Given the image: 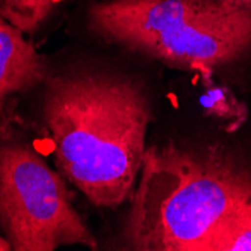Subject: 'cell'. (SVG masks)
<instances>
[{
  "mask_svg": "<svg viewBox=\"0 0 251 251\" xmlns=\"http://www.w3.org/2000/svg\"><path fill=\"white\" fill-rule=\"evenodd\" d=\"M68 3L70 0H0V12L35 41L62 18Z\"/></svg>",
  "mask_w": 251,
  "mask_h": 251,
  "instance_id": "obj_6",
  "label": "cell"
},
{
  "mask_svg": "<svg viewBox=\"0 0 251 251\" xmlns=\"http://www.w3.org/2000/svg\"><path fill=\"white\" fill-rule=\"evenodd\" d=\"M206 251H251V209L214 236Z\"/></svg>",
  "mask_w": 251,
  "mask_h": 251,
  "instance_id": "obj_7",
  "label": "cell"
},
{
  "mask_svg": "<svg viewBox=\"0 0 251 251\" xmlns=\"http://www.w3.org/2000/svg\"><path fill=\"white\" fill-rule=\"evenodd\" d=\"M0 251H12L11 244L8 242V239L3 236L2 230H0Z\"/></svg>",
  "mask_w": 251,
  "mask_h": 251,
  "instance_id": "obj_9",
  "label": "cell"
},
{
  "mask_svg": "<svg viewBox=\"0 0 251 251\" xmlns=\"http://www.w3.org/2000/svg\"><path fill=\"white\" fill-rule=\"evenodd\" d=\"M50 68L49 57L0 12V134L12 129L17 98L36 90Z\"/></svg>",
  "mask_w": 251,
  "mask_h": 251,
  "instance_id": "obj_5",
  "label": "cell"
},
{
  "mask_svg": "<svg viewBox=\"0 0 251 251\" xmlns=\"http://www.w3.org/2000/svg\"><path fill=\"white\" fill-rule=\"evenodd\" d=\"M39 90V118L57 172L98 208L131 199L152 119L145 86L83 60L50 73Z\"/></svg>",
  "mask_w": 251,
  "mask_h": 251,
  "instance_id": "obj_1",
  "label": "cell"
},
{
  "mask_svg": "<svg viewBox=\"0 0 251 251\" xmlns=\"http://www.w3.org/2000/svg\"><path fill=\"white\" fill-rule=\"evenodd\" d=\"M90 38L208 77L251 57V11L224 0H87Z\"/></svg>",
  "mask_w": 251,
  "mask_h": 251,
  "instance_id": "obj_3",
  "label": "cell"
},
{
  "mask_svg": "<svg viewBox=\"0 0 251 251\" xmlns=\"http://www.w3.org/2000/svg\"><path fill=\"white\" fill-rule=\"evenodd\" d=\"M251 209V159L223 145L146 148L121 230V248L206 251Z\"/></svg>",
  "mask_w": 251,
  "mask_h": 251,
  "instance_id": "obj_2",
  "label": "cell"
},
{
  "mask_svg": "<svg viewBox=\"0 0 251 251\" xmlns=\"http://www.w3.org/2000/svg\"><path fill=\"white\" fill-rule=\"evenodd\" d=\"M66 182L14 129L0 134V230L12 251L98 247Z\"/></svg>",
  "mask_w": 251,
  "mask_h": 251,
  "instance_id": "obj_4",
  "label": "cell"
},
{
  "mask_svg": "<svg viewBox=\"0 0 251 251\" xmlns=\"http://www.w3.org/2000/svg\"><path fill=\"white\" fill-rule=\"evenodd\" d=\"M224 2L232 3L235 6H239V8H244V9L251 11V0H224Z\"/></svg>",
  "mask_w": 251,
  "mask_h": 251,
  "instance_id": "obj_8",
  "label": "cell"
}]
</instances>
